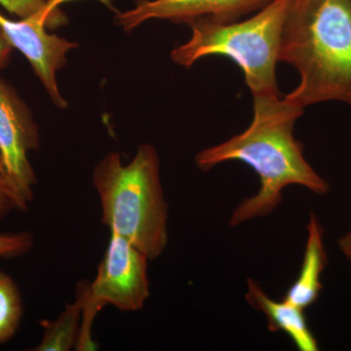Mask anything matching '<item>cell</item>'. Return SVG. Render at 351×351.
Here are the masks:
<instances>
[{
	"instance_id": "cell-1",
	"label": "cell",
	"mask_w": 351,
	"mask_h": 351,
	"mask_svg": "<svg viewBox=\"0 0 351 351\" xmlns=\"http://www.w3.org/2000/svg\"><path fill=\"white\" fill-rule=\"evenodd\" d=\"M253 98L254 119L250 126L239 135L198 152L195 160L202 171L237 160L257 173L261 188L235 208L230 219L233 228L269 216L282 202L283 191L289 186H301L318 195L330 191L329 182L307 162L304 145L293 134L304 110L280 95Z\"/></svg>"
},
{
	"instance_id": "cell-2",
	"label": "cell",
	"mask_w": 351,
	"mask_h": 351,
	"mask_svg": "<svg viewBox=\"0 0 351 351\" xmlns=\"http://www.w3.org/2000/svg\"><path fill=\"white\" fill-rule=\"evenodd\" d=\"M278 59L301 76L289 103L351 107V0H290Z\"/></svg>"
},
{
	"instance_id": "cell-3",
	"label": "cell",
	"mask_w": 351,
	"mask_h": 351,
	"mask_svg": "<svg viewBox=\"0 0 351 351\" xmlns=\"http://www.w3.org/2000/svg\"><path fill=\"white\" fill-rule=\"evenodd\" d=\"M92 184L100 199L101 223L110 232L128 240L149 260L160 257L169 240V213L156 147L138 145L125 165L119 154L110 152L95 166Z\"/></svg>"
},
{
	"instance_id": "cell-4",
	"label": "cell",
	"mask_w": 351,
	"mask_h": 351,
	"mask_svg": "<svg viewBox=\"0 0 351 351\" xmlns=\"http://www.w3.org/2000/svg\"><path fill=\"white\" fill-rule=\"evenodd\" d=\"M289 4L290 0H274L242 22L193 21L189 24L193 31L191 39L175 48L171 59L179 66L191 68L201 58L228 57L243 71L253 97L280 95L276 64Z\"/></svg>"
},
{
	"instance_id": "cell-5",
	"label": "cell",
	"mask_w": 351,
	"mask_h": 351,
	"mask_svg": "<svg viewBox=\"0 0 351 351\" xmlns=\"http://www.w3.org/2000/svg\"><path fill=\"white\" fill-rule=\"evenodd\" d=\"M149 261L128 240L110 232L96 278L88 286L80 339H92L90 331L95 316L107 304L121 311H138L145 306L151 295Z\"/></svg>"
},
{
	"instance_id": "cell-6",
	"label": "cell",
	"mask_w": 351,
	"mask_h": 351,
	"mask_svg": "<svg viewBox=\"0 0 351 351\" xmlns=\"http://www.w3.org/2000/svg\"><path fill=\"white\" fill-rule=\"evenodd\" d=\"M62 1L64 0H50L44 10L20 21L7 19L0 13V27L13 48L29 60L53 103L60 108H66L68 103L58 89L56 75L58 71L66 66V53L78 45L46 32V27L63 22V14L56 8Z\"/></svg>"
},
{
	"instance_id": "cell-7",
	"label": "cell",
	"mask_w": 351,
	"mask_h": 351,
	"mask_svg": "<svg viewBox=\"0 0 351 351\" xmlns=\"http://www.w3.org/2000/svg\"><path fill=\"white\" fill-rule=\"evenodd\" d=\"M39 147L38 125L19 95L0 78V156L2 169L25 204L38 182L27 154Z\"/></svg>"
},
{
	"instance_id": "cell-8",
	"label": "cell",
	"mask_w": 351,
	"mask_h": 351,
	"mask_svg": "<svg viewBox=\"0 0 351 351\" xmlns=\"http://www.w3.org/2000/svg\"><path fill=\"white\" fill-rule=\"evenodd\" d=\"M274 0H137L135 8L117 15V24L131 31L145 21L169 20L189 24L204 19L226 24L258 12Z\"/></svg>"
},
{
	"instance_id": "cell-9",
	"label": "cell",
	"mask_w": 351,
	"mask_h": 351,
	"mask_svg": "<svg viewBox=\"0 0 351 351\" xmlns=\"http://www.w3.org/2000/svg\"><path fill=\"white\" fill-rule=\"evenodd\" d=\"M247 302L267 316L271 332H283L300 351H317V339L307 323L304 309L290 302L274 301L253 278L247 279Z\"/></svg>"
},
{
	"instance_id": "cell-10",
	"label": "cell",
	"mask_w": 351,
	"mask_h": 351,
	"mask_svg": "<svg viewBox=\"0 0 351 351\" xmlns=\"http://www.w3.org/2000/svg\"><path fill=\"white\" fill-rule=\"evenodd\" d=\"M306 230L307 239L301 271L284 297V300L304 311L313 306L319 298L323 289L321 278L328 265L324 228L314 212L309 214Z\"/></svg>"
},
{
	"instance_id": "cell-11",
	"label": "cell",
	"mask_w": 351,
	"mask_h": 351,
	"mask_svg": "<svg viewBox=\"0 0 351 351\" xmlns=\"http://www.w3.org/2000/svg\"><path fill=\"white\" fill-rule=\"evenodd\" d=\"M89 283L78 284L75 302L66 304L63 313L55 320H43V337L40 343L32 350L69 351L75 348L82 328L83 307Z\"/></svg>"
},
{
	"instance_id": "cell-12",
	"label": "cell",
	"mask_w": 351,
	"mask_h": 351,
	"mask_svg": "<svg viewBox=\"0 0 351 351\" xmlns=\"http://www.w3.org/2000/svg\"><path fill=\"white\" fill-rule=\"evenodd\" d=\"M23 313L24 306L19 288L10 276L0 271V345L15 336Z\"/></svg>"
},
{
	"instance_id": "cell-13",
	"label": "cell",
	"mask_w": 351,
	"mask_h": 351,
	"mask_svg": "<svg viewBox=\"0 0 351 351\" xmlns=\"http://www.w3.org/2000/svg\"><path fill=\"white\" fill-rule=\"evenodd\" d=\"M34 245V237L32 232L0 233V258L20 257L29 253Z\"/></svg>"
},
{
	"instance_id": "cell-14",
	"label": "cell",
	"mask_w": 351,
	"mask_h": 351,
	"mask_svg": "<svg viewBox=\"0 0 351 351\" xmlns=\"http://www.w3.org/2000/svg\"><path fill=\"white\" fill-rule=\"evenodd\" d=\"M27 207L29 205L21 199L5 173L0 169V223L13 211H25Z\"/></svg>"
},
{
	"instance_id": "cell-15",
	"label": "cell",
	"mask_w": 351,
	"mask_h": 351,
	"mask_svg": "<svg viewBox=\"0 0 351 351\" xmlns=\"http://www.w3.org/2000/svg\"><path fill=\"white\" fill-rule=\"evenodd\" d=\"M0 4L12 15L25 19L44 10L50 0H0Z\"/></svg>"
},
{
	"instance_id": "cell-16",
	"label": "cell",
	"mask_w": 351,
	"mask_h": 351,
	"mask_svg": "<svg viewBox=\"0 0 351 351\" xmlns=\"http://www.w3.org/2000/svg\"><path fill=\"white\" fill-rule=\"evenodd\" d=\"M12 49V44L6 38L3 29L0 27V69L6 66Z\"/></svg>"
},
{
	"instance_id": "cell-17",
	"label": "cell",
	"mask_w": 351,
	"mask_h": 351,
	"mask_svg": "<svg viewBox=\"0 0 351 351\" xmlns=\"http://www.w3.org/2000/svg\"><path fill=\"white\" fill-rule=\"evenodd\" d=\"M338 246L341 254L351 263V230L343 234V237H339Z\"/></svg>"
},
{
	"instance_id": "cell-18",
	"label": "cell",
	"mask_w": 351,
	"mask_h": 351,
	"mask_svg": "<svg viewBox=\"0 0 351 351\" xmlns=\"http://www.w3.org/2000/svg\"><path fill=\"white\" fill-rule=\"evenodd\" d=\"M0 169L3 171V169H2L1 156H0ZM3 172H4V171H3Z\"/></svg>"
}]
</instances>
